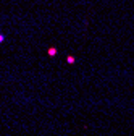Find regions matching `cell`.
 Here are the masks:
<instances>
[{
	"label": "cell",
	"mask_w": 134,
	"mask_h": 136,
	"mask_svg": "<svg viewBox=\"0 0 134 136\" xmlns=\"http://www.w3.org/2000/svg\"><path fill=\"white\" fill-rule=\"evenodd\" d=\"M57 54V50H55V49H50V50H49V55H55Z\"/></svg>",
	"instance_id": "1"
},
{
	"label": "cell",
	"mask_w": 134,
	"mask_h": 136,
	"mask_svg": "<svg viewBox=\"0 0 134 136\" xmlns=\"http://www.w3.org/2000/svg\"><path fill=\"white\" fill-rule=\"evenodd\" d=\"M0 42H3V36H0Z\"/></svg>",
	"instance_id": "2"
}]
</instances>
